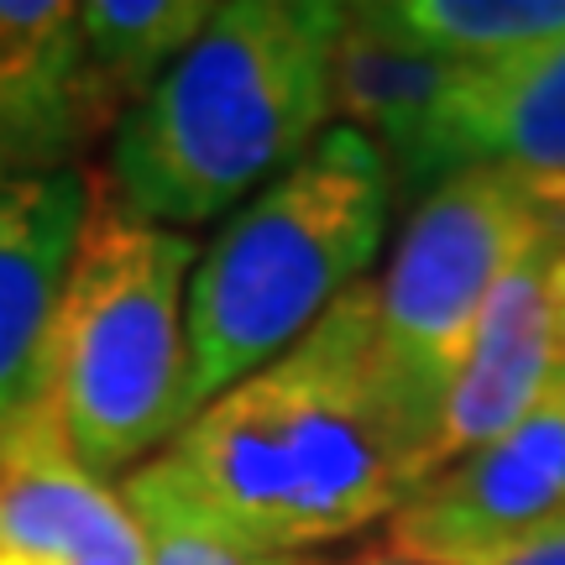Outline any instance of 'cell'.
<instances>
[{"mask_svg": "<svg viewBox=\"0 0 565 565\" xmlns=\"http://www.w3.org/2000/svg\"><path fill=\"white\" fill-rule=\"evenodd\" d=\"M210 11L215 0H84V63L116 121L189 53Z\"/></svg>", "mask_w": 565, "mask_h": 565, "instance_id": "14", "label": "cell"}, {"mask_svg": "<svg viewBox=\"0 0 565 565\" xmlns=\"http://www.w3.org/2000/svg\"><path fill=\"white\" fill-rule=\"evenodd\" d=\"M466 84V68L424 53L372 17V6H345V26L330 63L335 126L362 131L383 152L393 173V194L419 204L440 183L456 179L450 168V116Z\"/></svg>", "mask_w": 565, "mask_h": 565, "instance_id": "8", "label": "cell"}, {"mask_svg": "<svg viewBox=\"0 0 565 565\" xmlns=\"http://www.w3.org/2000/svg\"><path fill=\"white\" fill-rule=\"evenodd\" d=\"M393 200L383 152L362 131L330 126L200 246L183 299V424L257 366L278 362L366 282Z\"/></svg>", "mask_w": 565, "mask_h": 565, "instance_id": "3", "label": "cell"}, {"mask_svg": "<svg viewBox=\"0 0 565 565\" xmlns=\"http://www.w3.org/2000/svg\"><path fill=\"white\" fill-rule=\"evenodd\" d=\"M147 466L189 519L252 555H309L387 524L419 492V466L377 377L372 278Z\"/></svg>", "mask_w": 565, "mask_h": 565, "instance_id": "1", "label": "cell"}, {"mask_svg": "<svg viewBox=\"0 0 565 565\" xmlns=\"http://www.w3.org/2000/svg\"><path fill=\"white\" fill-rule=\"evenodd\" d=\"M0 565H63V561H38V555H0Z\"/></svg>", "mask_w": 565, "mask_h": 565, "instance_id": "18", "label": "cell"}, {"mask_svg": "<svg viewBox=\"0 0 565 565\" xmlns=\"http://www.w3.org/2000/svg\"><path fill=\"white\" fill-rule=\"evenodd\" d=\"M550 524H565V372L519 424L440 466L387 519V550L445 561Z\"/></svg>", "mask_w": 565, "mask_h": 565, "instance_id": "6", "label": "cell"}, {"mask_svg": "<svg viewBox=\"0 0 565 565\" xmlns=\"http://www.w3.org/2000/svg\"><path fill=\"white\" fill-rule=\"evenodd\" d=\"M121 498L147 540V565H309L303 555H252L225 545L200 519H189L179 498L152 477V466H137L121 482Z\"/></svg>", "mask_w": 565, "mask_h": 565, "instance_id": "15", "label": "cell"}, {"mask_svg": "<svg viewBox=\"0 0 565 565\" xmlns=\"http://www.w3.org/2000/svg\"><path fill=\"white\" fill-rule=\"evenodd\" d=\"M200 242L95 189L42 351L38 414L100 482L131 477L183 429V299Z\"/></svg>", "mask_w": 565, "mask_h": 565, "instance_id": "4", "label": "cell"}, {"mask_svg": "<svg viewBox=\"0 0 565 565\" xmlns=\"http://www.w3.org/2000/svg\"><path fill=\"white\" fill-rule=\"evenodd\" d=\"M335 565H424V561H408V555H393V550H366V555H351V561H335Z\"/></svg>", "mask_w": 565, "mask_h": 565, "instance_id": "17", "label": "cell"}, {"mask_svg": "<svg viewBox=\"0 0 565 565\" xmlns=\"http://www.w3.org/2000/svg\"><path fill=\"white\" fill-rule=\"evenodd\" d=\"M345 6L225 0L116 131L105 189L162 231L236 215L335 126L330 63Z\"/></svg>", "mask_w": 565, "mask_h": 565, "instance_id": "2", "label": "cell"}, {"mask_svg": "<svg viewBox=\"0 0 565 565\" xmlns=\"http://www.w3.org/2000/svg\"><path fill=\"white\" fill-rule=\"evenodd\" d=\"M372 17L471 74L513 68L565 42V0H383Z\"/></svg>", "mask_w": 565, "mask_h": 565, "instance_id": "13", "label": "cell"}, {"mask_svg": "<svg viewBox=\"0 0 565 565\" xmlns=\"http://www.w3.org/2000/svg\"><path fill=\"white\" fill-rule=\"evenodd\" d=\"M100 131H116V116L84 63L79 6L0 0V168H74Z\"/></svg>", "mask_w": 565, "mask_h": 565, "instance_id": "10", "label": "cell"}, {"mask_svg": "<svg viewBox=\"0 0 565 565\" xmlns=\"http://www.w3.org/2000/svg\"><path fill=\"white\" fill-rule=\"evenodd\" d=\"M424 565H565V524L529 529V534H513V540H498V545L461 550V555Z\"/></svg>", "mask_w": 565, "mask_h": 565, "instance_id": "16", "label": "cell"}, {"mask_svg": "<svg viewBox=\"0 0 565 565\" xmlns=\"http://www.w3.org/2000/svg\"><path fill=\"white\" fill-rule=\"evenodd\" d=\"M450 168H513L565 183V42L513 68H466L450 116Z\"/></svg>", "mask_w": 565, "mask_h": 565, "instance_id": "12", "label": "cell"}, {"mask_svg": "<svg viewBox=\"0 0 565 565\" xmlns=\"http://www.w3.org/2000/svg\"><path fill=\"white\" fill-rule=\"evenodd\" d=\"M95 189L74 168H0V440L17 429L42 383V351L63 282L89 225Z\"/></svg>", "mask_w": 565, "mask_h": 565, "instance_id": "9", "label": "cell"}, {"mask_svg": "<svg viewBox=\"0 0 565 565\" xmlns=\"http://www.w3.org/2000/svg\"><path fill=\"white\" fill-rule=\"evenodd\" d=\"M0 555L63 565H147V540L95 471H84L58 435L26 414L0 440Z\"/></svg>", "mask_w": 565, "mask_h": 565, "instance_id": "11", "label": "cell"}, {"mask_svg": "<svg viewBox=\"0 0 565 565\" xmlns=\"http://www.w3.org/2000/svg\"><path fill=\"white\" fill-rule=\"evenodd\" d=\"M561 189V179H529L513 168H466L408 210L383 278L372 282L377 377L414 450L419 487L435 477L445 408L487 299L540 236Z\"/></svg>", "mask_w": 565, "mask_h": 565, "instance_id": "5", "label": "cell"}, {"mask_svg": "<svg viewBox=\"0 0 565 565\" xmlns=\"http://www.w3.org/2000/svg\"><path fill=\"white\" fill-rule=\"evenodd\" d=\"M565 372V189L482 309L440 429V466L519 424Z\"/></svg>", "mask_w": 565, "mask_h": 565, "instance_id": "7", "label": "cell"}]
</instances>
